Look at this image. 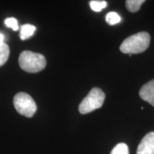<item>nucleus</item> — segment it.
<instances>
[{"mask_svg":"<svg viewBox=\"0 0 154 154\" xmlns=\"http://www.w3.org/2000/svg\"><path fill=\"white\" fill-rule=\"evenodd\" d=\"M9 46L7 44H4L2 46H0V67L3 66L5 63L8 60L9 56Z\"/></svg>","mask_w":154,"mask_h":154,"instance_id":"nucleus-8","label":"nucleus"},{"mask_svg":"<svg viewBox=\"0 0 154 154\" xmlns=\"http://www.w3.org/2000/svg\"><path fill=\"white\" fill-rule=\"evenodd\" d=\"M140 97L154 106V79L142 86L139 91Z\"/></svg>","mask_w":154,"mask_h":154,"instance_id":"nucleus-6","label":"nucleus"},{"mask_svg":"<svg viewBox=\"0 0 154 154\" xmlns=\"http://www.w3.org/2000/svg\"><path fill=\"white\" fill-rule=\"evenodd\" d=\"M110 154H129L128 146L124 143L117 144L112 149Z\"/></svg>","mask_w":154,"mask_h":154,"instance_id":"nucleus-12","label":"nucleus"},{"mask_svg":"<svg viewBox=\"0 0 154 154\" xmlns=\"http://www.w3.org/2000/svg\"><path fill=\"white\" fill-rule=\"evenodd\" d=\"M144 2V0H127L126 2V7L131 12H136L139 10L140 6Z\"/></svg>","mask_w":154,"mask_h":154,"instance_id":"nucleus-9","label":"nucleus"},{"mask_svg":"<svg viewBox=\"0 0 154 154\" xmlns=\"http://www.w3.org/2000/svg\"><path fill=\"white\" fill-rule=\"evenodd\" d=\"M5 24L7 25V27H10L14 31H17L19 29L18 22L15 18L11 17V18H7L5 20Z\"/></svg>","mask_w":154,"mask_h":154,"instance_id":"nucleus-13","label":"nucleus"},{"mask_svg":"<svg viewBox=\"0 0 154 154\" xmlns=\"http://www.w3.org/2000/svg\"><path fill=\"white\" fill-rule=\"evenodd\" d=\"M136 154H154V132L144 136L138 146Z\"/></svg>","mask_w":154,"mask_h":154,"instance_id":"nucleus-5","label":"nucleus"},{"mask_svg":"<svg viewBox=\"0 0 154 154\" xmlns=\"http://www.w3.org/2000/svg\"><path fill=\"white\" fill-rule=\"evenodd\" d=\"M121 17L117 13L113 12V11L108 13L106 17V21L107 24L109 25H115L118 24L121 22Z\"/></svg>","mask_w":154,"mask_h":154,"instance_id":"nucleus-11","label":"nucleus"},{"mask_svg":"<svg viewBox=\"0 0 154 154\" xmlns=\"http://www.w3.org/2000/svg\"><path fill=\"white\" fill-rule=\"evenodd\" d=\"M105 99V94L99 88H93L87 96L82 100L79 106L82 114L91 113L102 106Z\"/></svg>","mask_w":154,"mask_h":154,"instance_id":"nucleus-3","label":"nucleus"},{"mask_svg":"<svg viewBox=\"0 0 154 154\" xmlns=\"http://www.w3.org/2000/svg\"><path fill=\"white\" fill-rule=\"evenodd\" d=\"M36 27L32 24H24L21 26L20 30V38L22 40H25L34 35Z\"/></svg>","mask_w":154,"mask_h":154,"instance_id":"nucleus-7","label":"nucleus"},{"mask_svg":"<svg viewBox=\"0 0 154 154\" xmlns=\"http://www.w3.org/2000/svg\"><path fill=\"white\" fill-rule=\"evenodd\" d=\"M4 40H5V36H4L2 34L0 33V46H2V44H5Z\"/></svg>","mask_w":154,"mask_h":154,"instance_id":"nucleus-14","label":"nucleus"},{"mask_svg":"<svg viewBox=\"0 0 154 154\" xmlns=\"http://www.w3.org/2000/svg\"><path fill=\"white\" fill-rule=\"evenodd\" d=\"M90 7L91 9L96 12H99L102 9L107 7V2L106 1H99V0H93L90 2Z\"/></svg>","mask_w":154,"mask_h":154,"instance_id":"nucleus-10","label":"nucleus"},{"mask_svg":"<svg viewBox=\"0 0 154 154\" xmlns=\"http://www.w3.org/2000/svg\"><path fill=\"white\" fill-rule=\"evenodd\" d=\"M150 44V35L146 32H141L126 38L120 46L122 53L133 54L143 52Z\"/></svg>","mask_w":154,"mask_h":154,"instance_id":"nucleus-1","label":"nucleus"},{"mask_svg":"<svg viewBox=\"0 0 154 154\" xmlns=\"http://www.w3.org/2000/svg\"><path fill=\"white\" fill-rule=\"evenodd\" d=\"M14 108L19 113L26 117L33 116L36 111V104L32 97L29 94L20 92L14 98Z\"/></svg>","mask_w":154,"mask_h":154,"instance_id":"nucleus-4","label":"nucleus"},{"mask_svg":"<svg viewBox=\"0 0 154 154\" xmlns=\"http://www.w3.org/2000/svg\"><path fill=\"white\" fill-rule=\"evenodd\" d=\"M19 63L21 69L29 73L41 72L47 65L45 57L41 54L24 51L19 58Z\"/></svg>","mask_w":154,"mask_h":154,"instance_id":"nucleus-2","label":"nucleus"}]
</instances>
